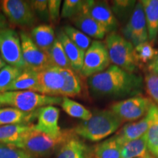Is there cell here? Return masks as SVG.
I'll return each instance as SVG.
<instances>
[{
  "mask_svg": "<svg viewBox=\"0 0 158 158\" xmlns=\"http://www.w3.org/2000/svg\"><path fill=\"white\" fill-rule=\"evenodd\" d=\"M88 85L91 93L97 97L111 99L133 98L142 93L143 79L140 75L111 64L103 72L89 77Z\"/></svg>",
  "mask_w": 158,
  "mask_h": 158,
  "instance_id": "obj_1",
  "label": "cell"
},
{
  "mask_svg": "<svg viewBox=\"0 0 158 158\" xmlns=\"http://www.w3.org/2000/svg\"><path fill=\"white\" fill-rule=\"evenodd\" d=\"M122 123L123 122L110 109L96 110L89 119L81 122L72 130L77 136L97 142L115 133Z\"/></svg>",
  "mask_w": 158,
  "mask_h": 158,
  "instance_id": "obj_2",
  "label": "cell"
},
{
  "mask_svg": "<svg viewBox=\"0 0 158 158\" xmlns=\"http://www.w3.org/2000/svg\"><path fill=\"white\" fill-rule=\"evenodd\" d=\"M73 135L72 130H62L59 136H51L33 128L15 146L23 149L32 157H47Z\"/></svg>",
  "mask_w": 158,
  "mask_h": 158,
  "instance_id": "obj_3",
  "label": "cell"
},
{
  "mask_svg": "<svg viewBox=\"0 0 158 158\" xmlns=\"http://www.w3.org/2000/svg\"><path fill=\"white\" fill-rule=\"evenodd\" d=\"M62 98L51 97L31 92L13 91L0 93V106H10L24 112H33L47 106L62 103Z\"/></svg>",
  "mask_w": 158,
  "mask_h": 158,
  "instance_id": "obj_4",
  "label": "cell"
},
{
  "mask_svg": "<svg viewBox=\"0 0 158 158\" xmlns=\"http://www.w3.org/2000/svg\"><path fill=\"white\" fill-rule=\"evenodd\" d=\"M110 63L129 73H135L139 64L136 60L134 46L123 36L116 32L109 33L106 37Z\"/></svg>",
  "mask_w": 158,
  "mask_h": 158,
  "instance_id": "obj_5",
  "label": "cell"
},
{
  "mask_svg": "<svg viewBox=\"0 0 158 158\" xmlns=\"http://www.w3.org/2000/svg\"><path fill=\"white\" fill-rule=\"evenodd\" d=\"M110 65V60L105 43L94 40L85 52L84 63L80 73L83 76L89 78L103 72Z\"/></svg>",
  "mask_w": 158,
  "mask_h": 158,
  "instance_id": "obj_6",
  "label": "cell"
},
{
  "mask_svg": "<svg viewBox=\"0 0 158 158\" xmlns=\"http://www.w3.org/2000/svg\"><path fill=\"white\" fill-rule=\"evenodd\" d=\"M152 103L151 99L138 95L112 104L110 110L123 122H133L143 118Z\"/></svg>",
  "mask_w": 158,
  "mask_h": 158,
  "instance_id": "obj_7",
  "label": "cell"
},
{
  "mask_svg": "<svg viewBox=\"0 0 158 158\" xmlns=\"http://www.w3.org/2000/svg\"><path fill=\"white\" fill-rule=\"evenodd\" d=\"M0 55L7 64L26 68L20 35L14 29L7 28L0 31Z\"/></svg>",
  "mask_w": 158,
  "mask_h": 158,
  "instance_id": "obj_8",
  "label": "cell"
},
{
  "mask_svg": "<svg viewBox=\"0 0 158 158\" xmlns=\"http://www.w3.org/2000/svg\"><path fill=\"white\" fill-rule=\"evenodd\" d=\"M0 5L3 14L13 24L30 27L37 23V18L29 1L3 0Z\"/></svg>",
  "mask_w": 158,
  "mask_h": 158,
  "instance_id": "obj_9",
  "label": "cell"
},
{
  "mask_svg": "<svg viewBox=\"0 0 158 158\" xmlns=\"http://www.w3.org/2000/svg\"><path fill=\"white\" fill-rule=\"evenodd\" d=\"M19 35L25 69L39 73L53 66L48 54L37 46L31 36L23 31H20Z\"/></svg>",
  "mask_w": 158,
  "mask_h": 158,
  "instance_id": "obj_10",
  "label": "cell"
},
{
  "mask_svg": "<svg viewBox=\"0 0 158 158\" xmlns=\"http://www.w3.org/2000/svg\"><path fill=\"white\" fill-rule=\"evenodd\" d=\"M122 33L124 38L134 47L149 41L147 21L141 1L136 3L129 21L122 29Z\"/></svg>",
  "mask_w": 158,
  "mask_h": 158,
  "instance_id": "obj_11",
  "label": "cell"
},
{
  "mask_svg": "<svg viewBox=\"0 0 158 158\" xmlns=\"http://www.w3.org/2000/svg\"><path fill=\"white\" fill-rule=\"evenodd\" d=\"M83 13H86L101 24L107 33L116 32L118 21L114 15L110 6L106 2L86 1Z\"/></svg>",
  "mask_w": 158,
  "mask_h": 158,
  "instance_id": "obj_12",
  "label": "cell"
},
{
  "mask_svg": "<svg viewBox=\"0 0 158 158\" xmlns=\"http://www.w3.org/2000/svg\"><path fill=\"white\" fill-rule=\"evenodd\" d=\"M39 93L51 97H59L64 85L61 68L52 66L37 73Z\"/></svg>",
  "mask_w": 158,
  "mask_h": 158,
  "instance_id": "obj_13",
  "label": "cell"
},
{
  "mask_svg": "<svg viewBox=\"0 0 158 158\" xmlns=\"http://www.w3.org/2000/svg\"><path fill=\"white\" fill-rule=\"evenodd\" d=\"M60 110L54 106H47L39 108L37 112V122L34 129L51 136H59L62 130L59 126Z\"/></svg>",
  "mask_w": 158,
  "mask_h": 158,
  "instance_id": "obj_14",
  "label": "cell"
},
{
  "mask_svg": "<svg viewBox=\"0 0 158 158\" xmlns=\"http://www.w3.org/2000/svg\"><path fill=\"white\" fill-rule=\"evenodd\" d=\"M56 158H94L93 149L75 134L59 147Z\"/></svg>",
  "mask_w": 158,
  "mask_h": 158,
  "instance_id": "obj_15",
  "label": "cell"
},
{
  "mask_svg": "<svg viewBox=\"0 0 158 158\" xmlns=\"http://www.w3.org/2000/svg\"><path fill=\"white\" fill-rule=\"evenodd\" d=\"M152 121V114L150 110L140 120L135 121L123 126L116 135L123 143L124 142L135 140L147 133Z\"/></svg>",
  "mask_w": 158,
  "mask_h": 158,
  "instance_id": "obj_16",
  "label": "cell"
},
{
  "mask_svg": "<svg viewBox=\"0 0 158 158\" xmlns=\"http://www.w3.org/2000/svg\"><path fill=\"white\" fill-rule=\"evenodd\" d=\"M76 29L88 37L96 40L103 39L107 31L101 24L86 13H82L72 19Z\"/></svg>",
  "mask_w": 158,
  "mask_h": 158,
  "instance_id": "obj_17",
  "label": "cell"
},
{
  "mask_svg": "<svg viewBox=\"0 0 158 158\" xmlns=\"http://www.w3.org/2000/svg\"><path fill=\"white\" fill-rule=\"evenodd\" d=\"M57 38L64 48L65 54L70 62L71 69L75 72L81 73L84 63V51L75 45L63 31L59 33Z\"/></svg>",
  "mask_w": 158,
  "mask_h": 158,
  "instance_id": "obj_18",
  "label": "cell"
},
{
  "mask_svg": "<svg viewBox=\"0 0 158 158\" xmlns=\"http://www.w3.org/2000/svg\"><path fill=\"white\" fill-rule=\"evenodd\" d=\"M147 21L149 42L154 43L158 37V0H142Z\"/></svg>",
  "mask_w": 158,
  "mask_h": 158,
  "instance_id": "obj_19",
  "label": "cell"
},
{
  "mask_svg": "<svg viewBox=\"0 0 158 158\" xmlns=\"http://www.w3.org/2000/svg\"><path fill=\"white\" fill-rule=\"evenodd\" d=\"M31 37L38 48L48 54L56 40L54 29L48 24H40L31 29Z\"/></svg>",
  "mask_w": 158,
  "mask_h": 158,
  "instance_id": "obj_20",
  "label": "cell"
},
{
  "mask_svg": "<svg viewBox=\"0 0 158 158\" xmlns=\"http://www.w3.org/2000/svg\"><path fill=\"white\" fill-rule=\"evenodd\" d=\"M37 112H24L13 107L0 108V126L25 124L37 117Z\"/></svg>",
  "mask_w": 158,
  "mask_h": 158,
  "instance_id": "obj_21",
  "label": "cell"
},
{
  "mask_svg": "<svg viewBox=\"0 0 158 158\" xmlns=\"http://www.w3.org/2000/svg\"><path fill=\"white\" fill-rule=\"evenodd\" d=\"M122 143L116 135L93 148L94 158H120Z\"/></svg>",
  "mask_w": 158,
  "mask_h": 158,
  "instance_id": "obj_22",
  "label": "cell"
},
{
  "mask_svg": "<svg viewBox=\"0 0 158 158\" xmlns=\"http://www.w3.org/2000/svg\"><path fill=\"white\" fill-rule=\"evenodd\" d=\"M34 125L27 124H8L0 126V142L15 145Z\"/></svg>",
  "mask_w": 158,
  "mask_h": 158,
  "instance_id": "obj_23",
  "label": "cell"
},
{
  "mask_svg": "<svg viewBox=\"0 0 158 158\" xmlns=\"http://www.w3.org/2000/svg\"><path fill=\"white\" fill-rule=\"evenodd\" d=\"M13 91H31L39 93L37 73L29 69H24L11 85L8 92Z\"/></svg>",
  "mask_w": 158,
  "mask_h": 158,
  "instance_id": "obj_24",
  "label": "cell"
},
{
  "mask_svg": "<svg viewBox=\"0 0 158 158\" xmlns=\"http://www.w3.org/2000/svg\"><path fill=\"white\" fill-rule=\"evenodd\" d=\"M149 153L147 135L144 134L137 139L122 143L120 158H138L143 157Z\"/></svg>",
  "mask_w": 158,
  "mask_h": 158,
  "instance_id": "obj_25",
  "label": "cell"
},
{
  "mask_svg": "<svg viewBox=\"0 0 158 158\" xmlns=\"http://www.w3.org/2000/svg\"><path fill=\"white\" fill-rule=\"evenodd\" d=\"M149 110L152 114V121L146 133L147 147L149 152L158 158V106L152 103Z\"/></svg>",
  "mask_w": 158,
  "mask_h": 158,
  "instance_id": "obj_26",
  "label": "cell"
},
{
  "mask_svg": "<svg viewBox=\"0 0 158 158\" xmlns=\"http://www.w3.org/2000/svg\"><path fill=\"white\" fill-rule=\"evenodd\" d=\"M61 72L64 77V85L60 91V96L68 98L80 94L81 92V86L80 80L74 71L71 69L61 68Z\"/></svg>",
  "mask_w": 158,
  "mask_h": 158,
  "instance_id": "obj_27",
  "label": "cell"
},
{
  "mask_svg": "<svg viewBox=\"0 0 158 158\" xmlns=\"http://www.w3.org/2000/svg\"><path fill=\"white\" fill-rule=\"evenodd\" d=\"M61 106L69 116L80 118L83 121H87L92 116V113L89 110L69 98H62Z\"/></svg>",
  "mask_w": 158,
  "mask_h": 158,
  "instance_id": "obj_28",
  "label": "cell"
},
{
  "mask_svg": "<svg viewBox=\"0 0 158 158\" xmlns=\"http://www.w3.org/2000/svg\"><path fill=\"white\" fill-rule=\"evenodd\" d=\"M136 3L134 0H116L111 2L110 8L118 21L125 23L129 21Z\"/></svg>",
  "mask_w": 158,
  "mask_h": 158,
  "instance_id": "obj_29",
  "label": "cell"
},
{
  "mask_svg": "<svg viewBox=\"0 0 158 158\" xmlns=\"http://www.w3.org/2000/svg\"><path fill=\"white\" fill-rule=\"evenodd\" d=\"M48 56L53 66L62 69H71L70 62L65 54L64 48L58 38L56 39L48 51Z\"/></svg>",
  "mask_w": 158,
  "mask_h": 158,
  "instance_id": "obj_30",
  "label": "cell"
},
{
  "mask_svg": "<svg viewBox=\"0 0 158 158\" xmlns=\"http://www.w3.org/2000/svg\"><path fill=\"white\" fill-rule=\"evenodd\" d=\"M23 70V69L6 64L0 70V93L8 92L11 85L21 74Z\"/></svg>",
  "mask_w": 158,
  "mask_h": 158,
  "instance_id": "obj_31",
  "label": "cell"
},
{
  "mask_svg": "<svg viewBox=\"0 0 158 158\" xmlns=\"http://www.w3.org/2000/svg\"><path fill=\"white\" fill-rule=\"evenodd\" d=\"M63 31L75 45L84 52H86L92 44V41L89 37L71 26H65Z\"/></svg>",
  "mask_w": 158,
  "mask_h": 158,
  "instance_id": "obj_32",
  "label": "cell"
},
{
  "mask_svg": "<svg viewBox=\"0 0 158 158\" xmlns=\"http://www.w3.org/2000/svg\"><path fill=\"white\" fill-rule=\"evenodd\" d=\"M134 51H135V56L138 64L140 63L149 64L155 58L157 51V49L154 48L152 44L150 43L149 41L136 45L135 47H134Z\"/></svg>",
  "mask_w": 158,
  "mask_h": 158,
  "instance_id": "obj_33",
  "label": "cell"
},
{
  "mask_svg": "<svg viewBox=\"0 0 158 158\" xmlns=\"http://www.w3.org/2000/svg\"><path fill=\"white\" fill-rule=\"evenodd\" d=\"M86 1L84 0H65L63 3L61 16L63 19H73L82 13Z\"/></svg>",
  "mask_w": 158,
  "mask_h": 158,
  "instance_id": "obj_34",
  "label": "cell"
},
{
  "mask_svg": "<svg viewBox=\"0 0 158 158\" xmlns=\"http://www.w3.org/2000/svg\"><path fill=\"white\" fill-rule=\"evenodd\" d=\"M27 152L10 143L0 142V158H30Z\"/></svg>",
  "mask_w": 158,
  "mask_h": 158,
  "instance_id": "obj_35",
  "label": "cell"
},
{
  "mask_svg": "<svg viewBox=\"0 0 158 158\" xmlns=\"http://www.w3.org/2000/svg\"><path fill=\"white\" fill-rule=\"evenodd\" d=\"M144 83L147 94L158 106V74L148 72L144 78Z\"/></svg>",
  "mask_w": 158,
  "mask_h": 158,
  "instance_id": "obj_36",
  "label": "cell"
},
{
  "mask_svg": "<svg viewBox=\"0 0 158 158\" xmlns=\"http://www.w3.org/2000/svg\"><path fill=\"white\" fill-rule=\"evenodd\" d=\"M37 18L44 21H49L48 1L47 0H33L29 1Z\"/></svg>",
  "mask_w": 158,
  "mask_h": 158,
  "instance_id": "obj_37",
  "label": "cell"
},
{
  "mask_svg": "<svg viewBox=\"0 0 158 158\" xmlns=\"http://www.w3.org/2000/svg\"><path fill=\"white\" fill-rule=\"evenodd\" d=\"M62 1L60 0H49L48 1L49 21L51 23H56L60 16V7Z\"/></svg>",
  "mask_w": 158,
  "mask_h": 158,
  "instance_id": "obj_38",
  "label": "cell"
},
{
  "mask_svg": "<svg viewBox=\"0 0 158 158\" xmlns=\"http://www.w3.org/2000/svg\"><path fill=\"white\" fill-rule=\"evenodd\" d=\"M147 69L149 72H152L158 74V50L157 51L155 58L148 64Z\"/></svg>",
  "mask_w": 158,
  "mask_h": 158,
  "instance_id": "obj_39",
  "label": "cell"
},
{
  "mask_svg": "<svg viewBox=\"0 0 158 158\" xmlns=\"http://www.w3.org/2000/svg\"><path fill=\"white\" fill-rule=\"evenodd\" d=\"M7 28H10L8 21L3 13H0V31Z\"/></svg>",
  "mask_w": 158,
  "mask_h": 158,
  "instance_id": "obj_40",
  "label": "cell"
},
{
  "mask_svg": "<svg viewBox=\"0 0 158 158\" xmlns=\"http://www.w3.org/2000/svg\"><path fill=\"white\" fill-rule=\"evenodd\" d=\"M6 64H6V62H5V61H4L1 55H0V70H1L2 69Z\"/></svg>",
  "mask_w": 158,
  "mask_h": 158,
  "instance_id": "obj_41",
  "label": "cell"
},
{
  "mask_svg": "<svg viewBox=\"0 0 158 158\" xmlns=\"http://www.w3.org/2000/svg\"><path fill=\"white\" fill-rule=\"evenodd\" d=\"M138 158H156L155 156H153L152 155L151 153H149V154H147V155H144V156H143V157H138Z\"/></svg>",
  "mask_w": 158,
  "mask_h": 158,
  "instance_id": "obj_42",
  "label": "cell"
},
{
  "mask_svg": "<svg viewBox=\"0 0 158 158\" xmlns=\"http://www.w3.org/2000/svg\"><path fill=\"white\" fill-rule=\"evenodd\" d=\"M30 158H34V157H30Z\"/></svg>",
  "mask_w": 158,
  "mask_h": 158,
  "instance_id": "obj_43",
  "label": "cell"
}]
</instances>
